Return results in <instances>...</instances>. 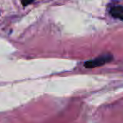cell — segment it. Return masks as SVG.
Here are the masks:
<instances>
[{"label":"cell","mask_w":123,"mask_h":123,"mask_svg":"<svg viewBox=\"0 0 123 123\" xmlns=\"http://www.w3.org/2000/svg\"><path fill=\"white\" fill-rule=\"evenodd\" d=\"M112 59H113L112 55H111V54H105V55H100V56L94 59V60L86 61L85 63V67L87 69H92V68H96V67L101 66V65L111 61Z\"/></svg>","instance_id":"6da1fadb"},{"label":"cell","mask_w":123,"mask_h":123,"mask_svg":"<svg viewBox=\"0 0 123 123\" xmlns=\"http://www.w3.org/2000/svg\"><path fill=\"white\" fill-rule=\"evenodd\" d=\"M110 13L112 17L118 19L123 20V7L122 6H115L111 8Z\"/></svg>","instance_id":"7a4b0ae2"},{"label":"cell","mask_w":123,"mask_h":123,"mask_svg":"<svg viewBox=\"0 0 123 123\" xmlns=\"http://www.w3.org/2000/svg\"><path fill=\"white\" fill-rule=\"evenodd\" d=\"M34 1V0H21V3L23 6H28V5L30 4V3Z\"/></svg>","instance_id":"3957f363"}]
</instances>
